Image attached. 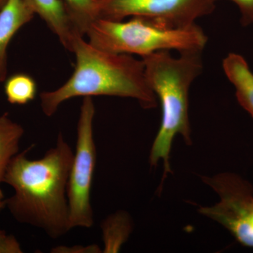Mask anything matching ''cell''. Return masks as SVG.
<instances>
[{
    "label": "cell",
    "mask_w": 253,
    "mask_h": 253,
    "mask_svg": "<svg viewBox=\"0 0 253 253\" xmlns=\"http://www.w3.org/2000/svg\"><path fill=\"white\" fill-rule=\"evenodd\" d=\"M24 129L15 122L8 113L0 116V208H4L6 199L1 189L5 174L13 158L19 153L20 142L24 134Z\"/></svg>",
    "instance_id": "obj_11"
},
{
    "label": "cell",
    "mask_w": 253,
    "mask_h": 253,
    "mask_svg": "<svg viewBox=\"0 0 253 253\" xmlns=\"http://www.w3.org/2000/svg\"><path fill=\"white\" fill-rule=\"evenodd\" d=\"M95 113L92 98L84 97L78 121L76 151L68 181L71 229H90L94 222L91 191L96 163V148L93 129Z\"/></svg>",
    "instance_id": "obj_5"
},
{
    "label": "cell",
    "mask_w": 253,
    "mask_h": 253,
    "mask_svg": "<svg viewBox=\"0 0 253 253\" xmlns=\"http://www.w3.org/2000/svg\"><path fill=\"white\" fill-rule=\"evenodd\" d=\"M36 14L59 38L60 42L72 51L73 43L82 36L73 23L62 0H30Z\"/></svg>",
    "instance_id": "obj_9"
},
{
    "label": "cell",
    "mask_w": 253,
    "mask_h": 253,
    "mask_svg": "<svg viewBox=\"0 0 253 253\" xmlns=\"http://www.w3.org/2000/svg\"><path fill=\"white\" fill-rule=\"evenodd\" d=\"M7 1L8 0H0V9L4 6V5L6 4Z\"/></svg>",
    "instance_id": "obj_18"
},
{
    "label": "cell",
    "mask_w": 253,
    "mask_h": 253,
    "mask_svg": "<svg viewBox=\"0 0 253 253\" xmlns=\"http://www.w3.org/2000/svg\"><path fill=\"white\" fill-rule=\"evenodd\" d=\"M216 1L217 0H215ZM239 8L241 14V24L244 26L253 23V0H230Z\"/></svg>",
    "instance_id": "obj_17"
},
{
    "label": "cell",
    "mask_w": 253,
    "mask_h": 253,
    "mask_svg": "<svg viewBox=\"0 0 253 253\" xmlns=\"http://www.w3.org/2000/svg\"><path fill=\"white\" fill-rule=\"evenodd\" d=\"M36 15L30 0H8L0 9V84L7 78L8 46L17 32Z\"/></svg>",
    "instance_id": "obj_8"
},
{
    "label": "cell",
    "mask_w": 253,
    "mask_h": 253,
    "mask_svg": "<svg viewBox=\"0 0 253 253\" xmlns=\"http://www.w3.org/2000/svg\"><path fill=\"white\" fill-rule=\"evenodd\" d=\"M51 253H101L102 250L97 244L82 246L76 245L73 246H59L51 250Z\"/></svg>",
    "instance_id": "obj_16"
},
{
    "label": "cell",
    "mask_w": 253,
    "mask_h": 253,
    "mask_svg": "<svg viewBox=\"0 0 253 253\" xmlns=\"http://www.w3.org/2000/svg\"><path fill=\"white\" fill-rule=\"evenodd\" d=\"M73 23L82 36L99 18V0H62Z\"/></svg>",
    "instance_id": "obj_14"
},
{
    "label": "cell",
    "mask_w": 253,
    "mask_h": 253,
    "mask_svg": "<svg viewBox=\"0 0 253 253\" xmlns=\"http://www.w3.org/2000/svg\"><path fill=\"white\" fill-rule=\"evenodd\" d=\"M201 54L202 51H184L175 58L169 51H161L142 58L146 81L162 109V121L151 148L149 161L151 166L163 161L165 177L171 172L169 156L175 136L181 134L186 144H192L189 89L202 72Z\"/></svg>",
    "instance_id": "obj_3"
},
{
    "label": "cell",
    "mask_w": 253,
    "mask_h": 253,
    "mask_svg": "<svg viewBox=\"0 0 253 253\" xmlns=\"http://www.w3.org/2000/svg\"><path fill=\"white\" fill-rule=\"evenodd\" d=\"M5 96L9 104L26 105L36 99L38 86L36 81L26 73H16L4 81Z\"/></svg>",
    "instance_id": "obj_13"
},
{
    "label": "cell",
    "mask_w": 253,
    "mask_h": 253,
    "mask_svg": "<svg viewBox=\"0 0 253 253\" xmlns=\"http://www.w3.org/2000/svg\"><path fill=\"white\" fill-rule=\"evenodd\" d=\"M226 77L236 89L240 105L253 118V73L240 54L230 53L223 60Z\"/></svg>",
    "instance_id": "obj_10"
},
{
    "label": "cell",
    "mask_w": 253,
    "mask_h": 253,
    "mask_svg": "<svg viewBox=\"0 0 253 253\" xmlns=\"http://www.w3.org/2000/svg\"><path fill=\"white\" fill-rule=\"evenodd\" d=\"M76 56L72 76L63 85L40 95L42 111L47 117L65 101L79 97L111 96L136 99L145 109L157 106L158 99L145 75L143 60L95 47L83 37L73 43Z\"/></svg>",
    "instance_id": "obj_2"
},
{
    "label": "cell",
    "mask_w": 253,
    "mask_h": 253,
    "mask_svg": "<svg viewBox=\"0 0 253 253\" xmlns=\"http://www.w3.org/2000/svg\"><path fill=\"white\" fill-rule=\"evenodd\" d=\"M1 210H2V208H0V211H1Z\"/></svg>",
    "instance_id": "obj_19"
},
{
    "label": "cell",
    "mask_w": 253,
    "mask_h": 253,
    "mask_svg": "<svg viewBox=\"0 0 253 253\" xmlns=\"http://www.w3.org/2000/svg\"><path fill=\"white\" fill-rule=\"evenodd\" d=\"M33 147L18 153L9 164L4 183L14 193L5 207L18 222L56 240L71 230L67 187L74 153L62 132L40 159L28 157Z\"/></svg>",
    "instance_id": "obj_1"
},
{
    "label": "cell",
    "mask_w": 253,
    "mask_h": 253,
    "mask_svg": "<svg viewBox=\"0 0 253 253\" xmlns=\"http://www.w3.org/2000/svg\"><path fill=\"white\" fill-rule=\"evenodd\" d=\"M218 195L212 206L199 212L224 226L243 246L253 248V188L241 176L231 172L203 178Z\"/></svg>",
    "instance_id": "obj_6"
},
{
    "label": "cell",
    "mask_w": 253,
    "mask_h": 253,
    "mask_svg": "<svg viewBox=\"0 0 253 253\" xmlns=\"http://www.w3.org/2000/svg\"><path fill=\"white\" fill-rule=\"evenodd\" d=\"M215 0H99V18H141L161 27L184 28L211 14Z\"/></svg>",
    "instance_id": "obj_7"
},
{
    "label": "cell",
    "mask_w": 253,
    "mask_h": 253,
    "mask_svg": "<svg viewBox=\"0 0 253 253\" xmlns=\"http://www.w3.org/2000/svg\"><path fill=\"white\" fill-rule=\"evenodd\" d=\"M101 229L104 242L102 253H117L130 234V217L123 211L116 212L102 221Z\"/></svg>",
    "instance_id": "obj_12"
},
{
    "label": "cell",
    "mask_w": 253,
    "mask_h": 253,
    "mask_svg": "<svg viewBox=\"0 0 253 253\" xmlns=\"http://www.w3.org/2000/svg\"><path fill=\"white\" fill-rule=\"evenodd\" d=\"M21 245L17 239L0 229V253H22Z\"/></svg>",
    "instance_id": "obj_15"
},
{
    "label": "cell",
    "mask_w": 253,
    "mask_h": 253,
    "mask_svg": "<svg viewBox=\"0 0 253 253\" xmlns=\"http://www.w3.org/2000/svg\"><path fill=\"white\" fill-rule=\"evenodd\" d=\"M88 42L98 49L115 54L146 57L161 51H203L208 38L195 24L184 28L161 27L141 18L129 21L98 18L86 31Z\"/></svg>",
    "instance_id": "obj_4"
}]
</instances>
